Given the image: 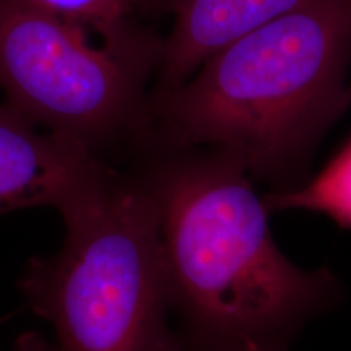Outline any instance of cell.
Listing matches in <instances>:
<instances>
[{
  "mask_svg": "<svg viewBox=\"0 0 351 351\" xmlns=\"http://www.w3.org/2000/svg\"><path fill=\"white\" fill-rule=\"evenodd\" d=\"M124 166L150 192L171 314L186 351H289L340 300L328 267L304 270L276 245L243 161L204 147L148 145Z\"/></svg>",
  "mask_w": 351,
  "mask_h": 351,
  "instance_id": "obj_1",
  "label": "cell"
},
{
  "mask_svg": "<svg viewBox=\"0 0 351 351\" xmlns=\"http://www.w3.org/2000/svg\"><path fill=\"white\" fill-rule=\"evenodd\" d=\"M351 0H306L150 96L148 145L204 147L243 161L271 192L307 179L327 130L351 104Z\"/></svg>",
  "mask_w": 351,
  "mask_h": 351,
  "instance_id": "obj_2",
  "label": "cell"
},
{
  "mask_svg": "<svg viewBox=\"0 0 351 351\" xmlns=\"http://www.w3.org/2000/svg\"><path fill=\"white\" fill-rule=\"evenodd\" d=\"M64 243L19 287L57 351H186L171 326L156 208L129 166L101 163L57 210Z\"/></svg>",
  "mask_w": 351,
  "mask_h": 351,
  "instance_id": "obj_3",
  "label": "cell"
},
{
  "mask_svg": "<svg viewBox=\"0 0 351 351\" xmlns=\"http://www.w3.org/2000/svg\"><path fill=\"white\" fill-rule=\"evenodd\" d=\"M88 34L29 0H0V90L41 129L122 166L150 137L161 38L109 46Z\"/></svg>",
  "mask_w": 351,
  "mask_h": 351,
  "instance_id": "obj_4",
  "label": "cell"
},
{
  "mask_svg": "<svg viewBox=\"0 0 351 351\" xmlns=\"http://www.w3.org/2000/svg\"><path fill=\"white\" fill-rule=\"evenodd\" d=\"M104 161L0 103V213L59 210Z\"/></svg>",
  "mask_w": 351,
  "mask_h": 351,
  "instance_id": "obj_5",
  "label": "cell"
},
{
  "mask_svg": "<svg viewBox=\"0 0 351 351\" xmlns=\"http://www.w3.org/2000/svg\"><path fill=\"white\" fill-rule=\"evenodd\" d=\"M173 25L161 38L152 95L187 80L208 57L306 0H161Z\"/></svg>",
  "mask_w": 351,
  "mask_h": 351,
  "instance_id": "obj_6",
  "label": "cell"
},
{
  "mask_svg": "<svg viewBox=\"0 0 351 351\" xmlns=\"http://www.w3.org/2000/svg\"><path fill=\"white\" fill-rule=\"evenodd\" d=\"M270 212L306 210L351 228V142L314 178L288 191L263 197Z\"/></svg>",
  "mask_w": 351,
  "mask_h": 351,
  "instance_id": "obj_7",
  "label": "cell"
},
{
  "mask_svg": "<svg viewBox=\"0 0 351 351\" xmlns=\"http://www.w3.org/2000/svg\"><path fill=\"white\" fill-rule=\"evenodd\" d=\"M60 19L96 33L109 46H130L153 34L137 23V13L158 0H29Z\"/></svg>",
  "mask_w": 351,
  "mask_h": 351,
  "instance_id": "obj_8",
  "label": "cell"
},
{
  "mask_svg": "<svg viewBox=\"0 0 351 351\" xmlns=\"http://www.w3.org/2000/svg\"><path fill=\"white\" fill-rule=\"evenodd\" d=\"M13 351H57L52 340L49 341L39 332H26L15 341Z\"/></svg>",
  "mask_w": 351,
  "mask_h": 351,
  "instance_id": "obj_9",
  "label": "cell"
},
{
  "mask_svg": "<svg viewBox=\"0 0 351 351\" xmlns=\"http://www.w3.org/2000/svg\"><path fill=\"white\" fill-rule=\"evenodd\" d=\"M350 96H351V78H350Z\"/></svg>",
  "mask_w": 351,
  "mask_h": 351,
  "instance_id": "obj_10",
  "label": "cell"
}]
</instances>
